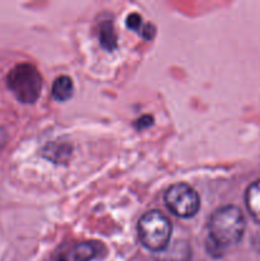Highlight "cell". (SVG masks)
Instances as JSON below:
<instances>
[{
  "mask_svg": "<svg viewBox=\"0 0 260 261\" xmlns=\"http://www.w3.org/2000/svg\"><path fill=\"white\" fill-rule=\"evenodd\" d=\"M97 255V246L92 242H79L71 245L61 252L59 261H89Z\"/></svg>",
  "mask_w": 260,
  "mask_h": 261,
  "instance_id": "8992f818",
  "label": "cell"
},
{
  "mask_svg": "<svg viewBox=\"0 0 260 261\" xmlns=\"http://www.w3.org/2000/svg\"><path fill=\"white\" fill-rule=\"evenodd\" d=\"M172 224L160 211H149L138 222V237L145 249L155 252L165 249L171 240Z\"/></svg>",
  "mask_w": 260,
  "mask_h": 261,
  "instance_id": "3957f363",
  "label": "cell"
},
{
  "mask_svg": "<svg viewBox=\"0 0 260 261\" xmlns=\"http://www.w3.org/2000/svg\"><path fill=\"white\" fill-rule=\"evenodd\" d=\"M126 27L129 28V30L140 33L142 32L143 27H144L142 17H140L138 13H132V14H129L126 18Z\"/></svg>",
  "mask_w": 260,
  "mask_h": 261,
  "instance_id": "30bf717a",
  "label": "cell"
},
{
  "mask_svg": "<svg viewBox=\"0 0 260 261\" xmlns=\"http://www.w3.org/2000/svg\"><path fill=\"white\" fill-rule=\"evenodd\" d=\"M99 43L106 50L112 51L117 46V36L111 20H106L99 25Z\"/></svg>",
  "mask_w": 260,
  "mask_h": 261,
  "instance_id": "9c48e42d",
  "label": "cell"
},
{
  "mask_svg": "<svg viewBox=\"0 0 260 261\" xmlns=\"http://www.w3.org/2000/svg\"><path fill=\"white\" fill-rule=\"evenodd\" d=\"M165 203L173 216L184 219L196 216L200 209L199 194L188 184L170 186L165 194Z\"/></svg>",
  "mask_w": 260,
  "mask_h": 261,
  "instance_id": "277c9868",
  "label": "cell"
},
{
  "mask_svg": "<svg viewBox=\"0 0 260 261\" xmlns=\"http://www.w3.org/2000/svg\"><path fill=\"white\" fill-rule=\"evenodd\" d=\"M138 121H142V124H135L137 125L138 129H144V127L149 126V125H152V121H153V117L149 116V115H145V116H143L142 120H138Z\"/></svg>",
  "mask_w": 260,
  "mask_h": 261,
  "instance_id": "8fae6325",
  "label": "cell"
},
{
  "mask_svg": "<svg viewBox=\"0 0 260 261\" xmlns=\"http://www.w3.org/2000/svg\"><path fill=\"white\" fill-rule=\"evenodd\" d=\"M155 261H191V249L185 241L170 242L165 249L155 252Z\"/></svg>",
  "mask_w": 260,
  "mask_h": 261,
  "instance_id": "5b68a950",
  "label": "cell"
},
{
  "mask_svg": "<svg viewBox=\"0 0 260 261\" xmlns=\"http://www.w3.org/2000/svg\"><path fill=\"white\" fill-rule=\"evenodd\" d=\"M42 84V75L30 63L17 64L7 76L8 88L22 103H35L41 96Z\"/></svg>",
  "mask_w": 260,
  "mask_h": 261,
  "instance_id": "7a4b0ae2",
  "label": "cell"
},
{
  "mask_svg": "<svg viewBox=\"0 0 260 261\" xmlns=\"http://www.w3.org/2000/svg\"><path fill=\"white\" fill-rule=\"evenodd\" d=\"M74 92V84L70 76L60 75L53 84V97L59 102H65L71 98Z\"/></svg>",
  "mask_w": 260,
  "mask_h": 261,
  "instance_id": "ba28073f",
  "label": "cell"
},
{
  "mask_svg": "<svg viewBox=\"0 0 260 261\" xmlns=\"http://www.w3.org/2000/svg\"><path fill=\"white\" fill-rule=\"evenodd\" d=\"M245 228L246 222L241 209L235 205L222 206L209 219V240L217 251H223L241 241Z\"/></svg>",
  "mask_w": 260,
  "mask_h": 261,
  "instance_id": "6da1fadb",
  "label": "cell"
},
{
  "mask_svg": "<svg viewBox=\"0 0 260 261\" xmlns=\"http://www.w3.org/2000/svg\"><path fill=\"white\" fill-rule=\"evenodd\" d=\"M3 135H4V134H3V133L0 132V145L3 144Z\"/></svg>",
  "mask_w": 260,
  "mask_h": 261,
  "instance_id": "7c38bea8",
  "label": "cell"
},
{
  "mask_svg": "<svg viewBox=\"0 0 260 261\" xmlns=\"http://www.w3.org/2000/svg\"><path fill=\"white\" fill-rule=\"evenodd\" d=\"M245 203L250 216L255 222L260 223V180L254 181L247 188L245 194Z\"/></svg>",
  "mask_w": 260,
  "mask_h": 261,
  "instance_id": "52a82bcc",
  "label": "cell"
}]
</instances>
